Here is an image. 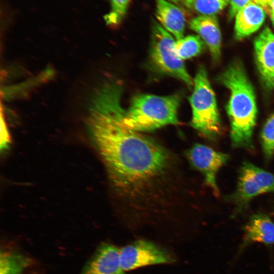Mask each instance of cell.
<instances>
[{"label": "cell", "instance_id": "6da1fadb", "mask_svg": "<svg viewBox=\"0 0 274 274\" xmlns=\"http://www.w3.org/2000/svg\"><path fill=\"white\" fill-rule=\"evenodd\" d=\"M122 93L114 88L97 92L87 125L114 187L127 205L142 209L162 194L174 173L175 161L154 139L123 125Z\"/></svg>", "mask_w": 274, "mask_h": 274}, {"label": "cell", "instance_id": "7a4b0ae2", "mask_svg": "<svg viewBox=\"0 0 274 274\" xmlns=\"http://www.w3.org/2000/svg\"><path fill=\"white\" fill-rule=\"evenodd\" d=\"M219 79L230 91L226 111L230 123L231 145L235 148L252 149L257 113L253 87L238 61L231 63Z\"/></svg>", "mask_w": 274, "mask_h": 274}, {"label": "cell", "instance_id": "3957f363", "mask_svg": "<svg viewBox=\"0 0 274 274\" xmlns=\"http://www.w3.org/2000/svg\"><path fill=\"white\" fill-rule=\"evenodd\" d=\"M181 99L179 94L164 96L137 95L125 111L122 123L126 127L139 132L152 131L166 125H177Z\"/></svg>", "mask_w": 274, "mask_h": 274}, {"label": "cell", "instance_id": "277c9868", "mask_svg": "<svg viewBox=\"0 0 274 274\" xmlns=\"http://www.w3.org/2000/svg\"><path fill=\"white\" fill-rule=\"evenodd\" d=\"M189 101L192 111L191 126L209 140L215 141L221 134L222 127L215 95L202 66L196 74Z\"/></svg>", "mask_w": 274, "mask_h": 274}, {"label": "cell", "instance_id": "5b68a950", "mask_svg": "<svg viewBox=\"0 0 274 274\" xmlns=\"http://www.w3.org/2000/svg\"><path fill=\"white\" fill-rule=\"evenodd\" d=\"M175 44L171 33L159 23L153 24L150 49L152 64L160 72L175 77L191 87L193 81L182 59L176 53Z\"/></svg>", "mask_w": 274, "mask_h": 274}, {"label": "cell", "instance_id": "8992f818", "mask_svg": "<svg viewBox=\"0 0 274 274\" xmlns=\"http://www.w3.org/2000/svg\"><path fill=\"white\" fill-rule=\"evenodd\" d=\"M270 192H274V174L244 161L239 169L236 189L225 199L234 206L235 215L243 212L254 197Z\"/></svg>", "mask_w": 274, "mask_h": 274}, {"label": "cell", "instance_id": "52a82bcc", "mask_svg": "<svg viewBox=\"0 0 274 274\" xmlns=\"http://www.w3.org/2000/svg\"><path fill=\"white\" fill-rule=\"evenodd\" d=\"M119 258L124 271L172 261L165 250L154 242L145 239L137 240L122 247L119 250Z\"/></svg>", "mask_w": 274, "mask_h": 274}, {"label": "cell", "instance_id": "ba28073f", "mask_svg": "<svg viewBox=\"0 0 274 274\" xmlns=\"http://www.w3.org/2000/svg\"><path fill=\"white\" fill-rule=\"evenodd\" d=\"M185 153L192 167L203 176L206 185L212 189L215 196H219L216 176L229 160V155L199 143L194 144Z\"/></svg>", "mask_w": 274, "mask_h": 274}, {"label": "cell", "instance_id": "9c48e42d", "mask_svg": "<svg viewBox=\"0 0 274 274\" xmlns=\"http://www.w3.org/2000/svg\"><path fill=\"white\" fill-rule=\"evenodd\" d=\"M257 68L267 89L274 88V33L265 27L254 42Z\"/></svg>", "mask_w": 274, "mask_h": 274}, {"label": "cell", "instance_id": "30bf717a", "mask_svg": "<svg viewBox=\"0 0 274 274\" xmlns=\"http://www.w3.org/2000/svg\"><path fill=\"white\" fill-rule=\"evenodd\" d=\"M243 229L244 237L237 255L254 243H260L268 247L274 245V222L264 214L251 216Z\"/></svg>", "mask_w": 274, "mask_h": 274}, {"label": "cell", "instance_id": "8fae6325", "mask_svg": "<svg viewBox=\"0 0 274 274\" xmlns=\"http://www.w3.org/2000/svg\"><path fill=\"white\" fill-rule=\"evenodd\" d=\"M119 250L112 244L101 245L81 274H125L120 264Z\"/></svg>", "mask_w": 274, "mask_h": 274}, {"label": "cell", "instance_id": "7c38bea8", "mask_svg": "<svg viewBox=\"0 0 274 274\" xmlns=\"http://www.w3.org/2000/svg\"><path fill=\"white\" fill-rule=\"evenodd\" d=\"M189 27L208 46L214 60L218 61L221 55L222 37L217 17L199 15L191 20Z\"/></svg>", "mask_w": 274, "mask_h": 274}, {"label": "cell", "instance_id": "4fadbf2b", "mask_svg": "<svg viewBox=\"0 0 274 274\" xmlns=\"http://www.w3.org/2000/svg\"><path fill=\"white\" fill-rule=\"evenodd\" d=\"M155 16L160 24L177 40L184 37L185 16L175 4L167 0H157Z\"/></svg>", "mask_w": 274, "mask_h": 274}, {"label": "cell", "instance_id": "5bb4252c", "mask_svg": "<svg viewBox=\"0 0 274 274\" xmlns=\"http://www.w3.org/2000/svg\"><path fill=\"white\" fill-rule=\"evenodd\" d=\"M265 17V10L262 7L254 2L247 5L235 16L236 38H245L257 31L263 23Z\"/></svg>", "mask_w": 274, "mask_h": 274}, {"label": "cell", "instance_id": "9a60e30c", "mask_svg": "<svg viewBox=\"0 0 274 274\" xmlns=\"http://www.w3.org/2000/svg\"><path fill=\"white\" fill-rule=\"evenodd\" d=\"M205 46V43L199 36L189 35L177 40L175 48L178 56L181 59H186L201 53Z\"/></svg>", "mask_w": 274, "mask_h": 274}, {"label": "cell", "instance_id": "2e32d148", "mask_svg": "<svg viewBox=\"0 0 274 274\" xmlns=\"http://www.w3.org/2000/svg\"><path fill=\"white\" fill-rule=\"evenodd\" d=\"M28 260L16 253L4 252L0 256V274H21L28 265Z\"/></svg>", "mask_w": 274, "mask_h": 274}, {"label": "cell", "instance_id": "e0dca14e", "mask_svg": "<svg viewBox=\"0 0 274 274\" xmlns=\"http://www.w3.org/2000/svg\"><path fill=\"white\" fill-rule=\"evenodd\" d=\"M260 142L265 158L270 160L274 155V114L265 122L261 132Z\"/></svg>", "mask_w": 274, "mask_h": 274}, {"label": "cell", "instance_id": "ac0fdd59", "mask_svg": "<svg viewBox=\"0 0 274 274\" xmlns=\"http://www.w3.org/2000/svg\"><path fill=\"white\" fill-rule=\"evenodd\" d=\"M130 0H111V9L104 16L107 24L116 26L119 25L127 11Z\"/></svg>", "mask_w": 274, "mask_h": 274}, {"label": "cell", "instance_id": "d6986e66", "mask_svg": "<svg viewBox=\"0 0 274 274\" xmlns=\"http://www.w3.org/2000/svg\"><path fill=\"white\" fill-rule=\"evenodd\" d=\"M229 4V0H195L192 8L200 15H215Z\"/></svg>", "mask_w": 274, "mask_h": 274}, {"label": "cell", "instance_id": "ffe728a7", "mask_svg": "<svg viewBox=\"0 0 274 274\" xmlns=\"http://www.w3.org/2000/svg\"><path fill=\"white\" fill-rule=\"evenodd\" d=\"M253 0H229L230 8L229 10V18H232L236 16L238 11Z\"/></svg>", "mask_w": 274, "mask_h": 274}, {"label": "cell", "instance_id": "44dd1931", "mask_svg": "<svg viewBox=\"0 0 274 274\" xmlns=\"http://www.w3.org/2000/svg\"><path fill=\"white\" fill-rule=\"evenodd\" d=\"M1 146L4 147L6 146L10 140L9 135L6 126V123L3 115L2 109L1 108Z\"/></svg>", "mask_w": 274, "mask_h": 274}, {"label": "cell", "instance_id": "7402d4cb", "mask_svg": "<svg viewBox=\"0 0 274 274\" xmlns=\"http://www.w3.org/2000/svg\"><path fill=\"white\" fill-rule=\"evenodd\" d=\"M273 0H254L257 4L262 7L265 11H267L270 4Z\"/></svg>", "mask_w": 274, "mask_h": 274}, {"label": "cell", "instance_id": "603a6c76", "mask_svg": "<svg viewBox=\"0 0 274 274\" xmlns=\"http://www.w3.org/2000/svg\"><path fill=\"white\" fill-rule=\"evenodd\" d=\"M267 11L269 13L270 15H274V0L270 4Z\"/></svg>", "mask_w": 274, "mask_h": 274}, {"label": "cell", "instance_id": "cb8c5ba5", "mask_svg": "<svg viewBox=\"0 0 274 274\" xmlns=\"http://www.w3.org/2000/svg\"><path fill=\"white\" fill-rule=\"evenodd\" d=\"M184 3L185 4L186 7L188 8H192L193 3L195 0H183Z\"/></svg>", "mask_w": 274, "mask_h": 274}, {"label": "cell", "instance_id": "d4e9b609", "mask_svg": "<svg viewBox=\"0 0 274 274\" xmlns=\"http://www.w3.org/2000/svg\"><path fill=\"white\" fill-rule=\"evenodd\" d=\"M176 5H180L184 3L183 0H167Z\"/></svg>", "mask_w": 274, "mask_h": 274}, {"label": "cell", "instance_id": "484cf974", "mask_svg": "<svg viewBox=\"0 0 274 274\" xmlns=\"http://www.w3.org/2000/svg\"><path fill=\"white\" fill-rule=\"evenodd\" d=\"M270 19H271L272 23L273 25L274 26V15H270Z\"/></svg>", "mask_w": 274, "mask_h": 274}, {"label": "cell", "instance_id": "4316f807", "mask_svg": "<svg viewBox=\"0 0 274 274\" xmlns=\"http://www.w3.org/2000/svg\"><path fill=\"white\" fill-rule=\"evenodd\" d=\"M254 1V0H253Z\"/></svg>", "mask_w": 274, "mask_h": 274}]
</instances>
